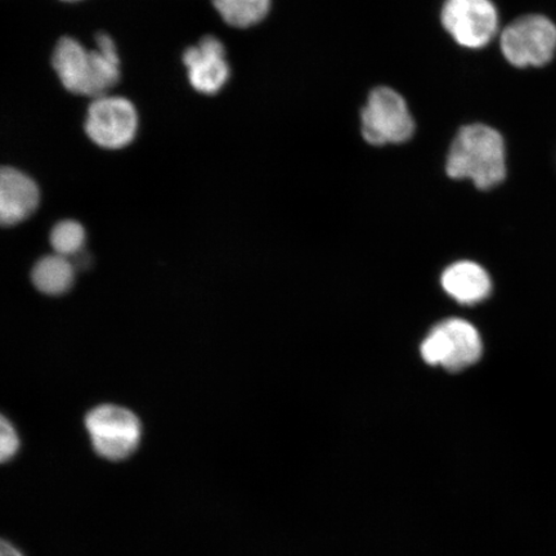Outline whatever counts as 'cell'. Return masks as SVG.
<instances>
[{"instance_id":"1","label":"cell","mask_w":556,"mask_h":556,"mask_svg":"<svg viewBox=\"0 0 556 556\" xmlns=\"http://www.w3.org/2000/svg\"><path fill=\"white\" fill-rule=\"evenodd\" d=\"M96 50L73 38H62L54 48L52 65L68 92L97 99L109 94L121 80V59L115 41L101 33Z\"/></svg>"},{"instance_id":"2","label":"cell","mask_w":556,"mask_h":556,"mask_svg":"<svg viewBox=\"0 0 556 556\" xmlns=\"http://www.w3.org/2000/svg\"><path fill=\"white\" fill-rule=\"evenodd\" d=\"M446 172L452 179H470L479 190H491L506 177V150L502 135L484 124L462 128L452 142Z\"/></svg>"},{"instance_id":"3","label":"cell","mask_w":556,"mask_h":556,"mask_svg":"<svg viewBox=\"0 0 556 556\" xmlns=\"http://www.w3.org/2000/svg\"><path fill=\"white\" fill-rule=\"evenodd\" d=\"M361 129L372 146L402 144L413 138L415 121L403 96L389 87H379L368 94L361 114Z\"/></svg>"},{"instance_id":"4","label":"cell","mask_w":556,"mask_h":556,"mask_svg":"<svg viewBox=\"0 0 556 556\" xmlns=\"http://www.w3.org/2000/svg\"><path fill=\"white\" fill-rule=\"evenodd\" d=\"M86 428L97 455L123 462L137 451L142 426L129 409L115 405L96 407L86 417Z\"/></svg>"},{"instance_id":"5","label":"cell","mask_w":556,"mask_h":556,"mask_svg":"<svg viewBox=\"0 0 556 556\" xmlns=\"http://www.w3.org/2000/svg\"><path fill=\"white\" fill-rule=\"evenodd\" d=\"M482 352L478 330L460 318H450L437 325L421 345V356L427 364L443 366L451 372L475 365Z\"/></svg>"},{"instance_id":"6","label":"cell","mask_w":556,"mask_h":556,"mask_svg":"<svg viewBox=\"0 0 556 556\" xmlns=\"http://www.w3.org/2000/svg\"><path fill=\"white\" fill-rule=\"evenodd\" d=\"M500 45L514 66H545L556 52V26L545 16H523L506 27Z\"/></svg>"},{"instance_id":"7","label":"cell","mask_w":556,"mask_h":556,"mask_svg":"<svg viewBox=\"0 0 556 556\" xmlns=\"http://www.w3.org/2000/svg\"><path fill=\"white\" fill-rule=\"evenodd\" d=\"M138 114L135 104L119 96L97 97L89 104L86 131L92 141L106 150H121L135 141Z\"/></svg>"},{"instance_id":"8","label":"cell","mask_w":556,"mask_h":556,"mask_svg":"<svg viewBox=\"0 0 556 556\" xmlns=\"http://www.w3.org/2000/svg\"><path fill=\"white\" fill-rule=\"evenodd\" d=\"M441 21L457 45L479 50L490 43L498 29V15L492 0H446Z\"/></svg>"},{"instance_id":"9","label":"cell","mask_w":556,"mask_h":556,"mask_svg":"<svg viewBox=\"0 0 556 556\" xmlns=\"http://www.w3.org/2000/svg\"><path fill=\"white\" fill-rule=\"evenodd\" d=\"M190 85L201 94L213 96L224 89L231 76L224 43L205 37L184 53Z\"/></svg>"},{"instance_id":"10","label":"cell","mask_w":556,"mask_h":556,"mask_svg":"<svg viewBox=\"0 0 556 556\" xmlns=\"http://www.w3.org/2000/svg\"><path fill=\"white\" fill-rule=\"evenodd\" d=\"M39 203V187L27 174L0 166V227L16 226L30 218Z\"/></svg>"},{"instance_id":"11","label":"cell","mask_w":556,"mask_h":556,"mask_svg":"<svg viewBox=\"0 0 556 556\" xmlns=\"http://www.w3.org/2000/svg\"><path fill=\"white\" fill-rule=\"evenodd\" d=\"M442 287L455 301L465 305L483 302L490 295L492 283L484 268L475 262L452 264L442 275Z\"/></svg>"},{"instance_id":"12","label":"cell","mask_w":556,"mask_h":556,"mask_svg":"<svg viewBox=\"0 0 556 556\" xmlns=\"http://www.w3.org/2000/svg\"><path fill=\"white\" fill-rule=\"evenodd\" d=\"M75 268L72 261L59 254L47 255L35 264L31 280L40 293L61 295L72 289Z\"/></svg>"},{"instance_id":"13","label":"cell","mask_w":556,"mask_h":556,"mask_svg":"<svg viewBox=\"0 0 556 556\" xmlns=\"http://www.w3.org/2000/svg\"><path fill=\"white\" fill-rule=\"evenodd\" d=\"M222 20L236 29H248L268 16L273 0H212Z\"/></svg>"},{"instance_id":"14","label":"cell","mask_w":556,"mask_h":556,"mask_svg":"<svg viewBox=\"0 0 556 556\" xmlns=\"http://www.w3.org/2000/svg\"><path fill=\"white\" fill-rule=\"evenodd\" d=\"M86 243V229L78 222L66 219L55 225L51 232V245L54 254L73 258Z\"/></svg>"},{"instance_id":"15","label":"cell","mask_w":556,"mask_h":556,"mask_svg":"<svg viewBox=\"0 0 556 556\" xmlns=\"http://www.w3.org/2000/svg\"><path fill=\"white\" fill-rule=\"evenodd\" d=\"M18 450L20 438L15 427L0 414V464L11 462Z\"/></svg>"},{"instance_id":"16","label":"cell","mask_w":556,"mask_h":556,"mask_svg":"<svg viewBox=\"0 0 556 556\" xmlns=\"http://www.w3.org/2000/svg\"><path fill=\"white\" fill-rule=\"evenodd\" d=\"M0 556H25L18 547L11 544L10 541L0 539Z\"/></svg>"},{"instance_id":"17","label":"cell","mask_w":556,"mask_h":556,"mask_svg":"<svg viewBox=\"0 0 556 556\" xmlns=\"http://www.w3.org/2000/svg\"><path fill=\"white\" fill-rule=\"evenodd\" d=\"M65 2H78V0H65Z\"/></svg>"}]
</instances>
